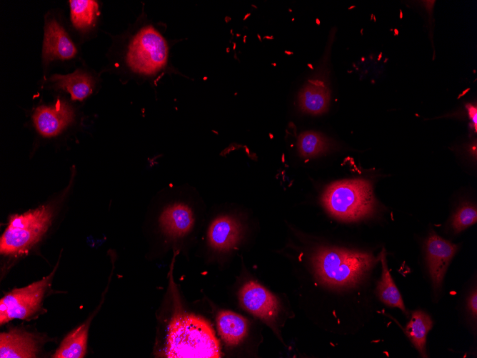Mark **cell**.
<instances>
[{
  "label": "cell",
  "mask_w": 477,
  "mask_h": 358,
  "mask_svg": "<svg viewBox=\"0 0 477 358\" xmlns=\"http://www.w3.org/2000/svg\"><path fill=\"white\" fill-rule=\"evenodd\" d=\"M166 355L170 358H216L219 344L211 326L194 315L180 316L171 323Z\"/></svg>",
  "instance_id": "6da1fadb"
},
{
  "label": "cell",
  "mask_w": 477,
  "mask_h": 358,
  "mask_svg": "<svg viewBox=\"0 0 477 358\" xmlns=\"http://www.w3.org/2000/svg\"><path fill=\"white\" fill-rule=\"evenodd\" d=\"M377 261L371 254L326 248L315 254L313 267L320 282L342 287L359 282Z\"/></svg>",
  "instance_id": "7a4b0ae2"
},
{
  "label": "cell",
  "mask_w": 477,
  "mask_h": 358,
  "mask_svg": "<svg viewBox=\"0 0 477 358\" xmlns=\"http://www.w3.org/2000/svg\"><path fill=\"white\" fill-rule=\"evenodd\" d=\"M322 202L334 217L354 221L370 215L375 207L372 186L364 179L335 182L325 191Z\"/></svg>",
  "instance_id": "3957f363"
},
{
  "label": "cell",
  "mask_w": 477,
  "mask_h": 358,
  "mask_svg": "<svg viewBox=\"0 0 477 358\" xmlns=\"http://www.w3.org/2000/svg\"><path fill=\"white\" fill-rule=\"evenodd\" d=\"M52 209L43 205L21 214L11 216L0 239V252L4 255H21L46 233L51 223Z\"/></svg>",
  "instance_id": "277c9868"
},
{
  "label": "cell",
  "mask_w": 477,
  "mask_h": 358,
  "mask_svg": "<svg viewBox=\"0 0 477 358\" xmlns=\"http://www.w3.org/2000/svg\"><path fill=\"white\" fill-rule=\"evenodd\" d=\"M168 42L153 26L140 29L128 44L125 61L134 73L153 76L164 70L169 64Z\"/></svg>",
  "instance_id": "5b68a950"
},
{
  "label": "cell",
  "mask_w": 477,
  "mask_h": 358,
  "mask_svg": "<svg viewBox=\"0 0 477 358\" xmlns=\"http://www.w3.org/2000/svg\"><path fill=\"white\" fill-rule=\"evenodd\" d=\"M56 269L42 279L22 288L14 289L1 299V325L14 319H27L38 311Z\"/></svg>",
  "instance_id": "8992f818"
},
{
  "label": "cell",
  "mask_w": 477,
  "mask_h": 358,
  "mask_svg": "<svg viewBox=\"0 0 477 358\" xmlns=\"http://www.w3.org/2000/svg\"><path fill=\"white\" fill-rule=\"evenodd\" d=\"M185 184L176 186V199L168 204L159 217V227L164 237L176 243L187 237L196 224L193 207L181 199Z\"/></svg>",
  "instance_id": "52a82bcc"
},
{
  "label": "cell",
  "mask_w": 477,
  "mask_h": 358,
  "mask_svg": "<svg viewBox=\"0 0 477 358\" xmlns=\"http://www.w3.org/2000/svg\"><path fill=\"white\" fill-rule=\"evenodd\" d=\"M428 272L435 289L441 287L448 264L458 246L431 232L426 242Z\"/></svg>",
  "instance_id": "ba28073f"
},
{
  "label": "cell",
  "mask_w": 477,
  "mask_h": 358,
  "mask_svg": "<svg viewBox=\"0 0 477 358\" xmlns=\"http://www.w3.org/2000/svg\"><path fill=\"white\" fill-rule=\"evenodd\" d=\"M239 297L243 308L263 320L271 322L277 316V299L261 284L248 282L241 289Z\"/></svg>",
  "instance_id": "9c48e42d"
},
{
  "label": "cell",
  "mask_w": 477,
  "mask_h": 358,
  "mask_svg": "<svg viewBox=\"0 0 477 358\" xmlns=\"http://www.w3.org/2000/svg\"><path fill=\"white\" fill-rule=\"evenodd\" d=\"M325 71H318L306 81L298 92V104L302 111L321 114L328 110L331 91L327 85Z\"/></svg>",
  "instance_id": "30bf717a"
},
{
  "label": "cell",
  "mask_w": 477,
  "mask_h": 358,
  "mask_svg": "<svg viewBox=\"0 0 477 358\" xmlns=\"http://www.w3.org/2000/svg\"><path fill=\"white\" fill-rule=\"evenodd\" d=\"M73 118L74 113L71 107L60 99L52 106L38 107L33 115L37 131L47 137L58 135L73 121Z\"/></svg>",
  "instance_id": "8fae6325"
},
{
  "label": "cell",
  "mask_w": 477,
  "mask_h": 358,
  "mask_svg": "<svg viewBox=\"0 0 477 358\" xmlns=\"http://www.w3.org/2000/svg\"><path fill=\"white\" fill-rule=\"evenodd\" d=\"M242 232L241 224L236 219L229 215H220L208 228L207 242L214 250L227 252L239 243Z\"/></svg>",
  "instance_id": "7c38bea8"
},
{
  "label": "cell",
  "mask_w": 477,
  "mask_h": 358,
  "mask_svg": "<svg viewBox=\"0 0 477 358\" xmlns=\"http://www.w3.org/2000/svg\"><path fill=\"white\" fill-rule=\"evenodd\" d=\"M77 50L67 33L55 20L46 22L44 31L43 56L45 61L70 59Z\"/></svg>",
  "instance_id": "4fadbf2b"
},
{
  "label": "cell",
  "mask_w": 477,
  "mask_h": 358,
  "mask_svg": "<svg viewBox=\"0 0 477 358\" xmlns=\"http://www.w3.org/2000/svg\"><path fill=\"white\" fill-rule=\"evenodd\" d=\"M38 350L37 342L31 333L11 329L0 334L1 358L36 357Z\"/></svg>",
  "instance_id": "5bb4252c"
},
{
  "label": "cell",
  "mask_w": 477,
  "mask_h": 358,
  "mask_svg": "<svg viewBox=\"0 0 477 358\" xmlns=\"http://www.w3.org/2000/svg\"><path fill=\"white\" fill-rule=\"evenodd\" d=\"M50 80L57 87L67 91L73 100L81 101L92 92L93 81L91 76L79 70L67 75H53Z\"/></svg>",
  "instance_id": "9a60e30c"
},
{
  "label": "cell",
  "mask_w": 477,
  "mask_h": 358,
  "mask_svg": "<svg viewBox=\"0 0 477 358\" xmlns=\"http://www.w3.org/2000/svg\"><path fill=\"white\" fill-rule=\"evenodd\" d=\"M217 327L224 341L229 345L238 344L247 332V321L241 315L230 311L219 312Z\"/></svg>",
  "instance_id": "2e32d148"
},
{
  "label": "cell",
  "mask_w": 477,
  "mask_h": 358,
  "mask_svg": "<svg viewBox=\"0 0 477 358\" xmlns=\"http://www.w3.org/2000/svg\"><path fill=\"white\" fill-rule=\"evenodd\" d=\"M433 324V321L428 314L423 311L416 310L412 312L404 329L406 335L423 357H427L426 337Z\"/></svg>",
  "instance_id": "e0dca14e"
},
{
  "label": "cell",
  "mask_w": 477,
  "mask_h": 358,
  "mask_svg": "<svg viewBox=\"0 0 477 358\" xmlns=\"http://www.w3.org/2000/svg\"><path fill=\"white\" fill-rule=\"evenodd\" d=\"M89 322L84 323L71 332L61 342L52 355L53 358H82L86 347Z\"/></svg>",
  "instance_id": "ac0fdd59"
},
{
  "label": "cell",
  "mask_w": 477,
  "mask_h": 358,
  "mask_svg": "<svg viewBox=\"0 0 477 358\" xmlns=\"http://www.w3.org/2000/svg\"><path fill=\"white\" fill-rule=\"evenodd\" d=\"M382 274L377 285V293L379 299L386 305L399 308L408 314L401 294L396 286L388 268L384 249L381 254Z\"/></svg>",
  "instance_id": "d6986e66"
},
{
  "label": "cell",
  "mask_w": 477,
  "mask_h": 358,
  "mask_svg": "<svg viewBox=\"0 0 477 358\" xmlns=\"http://www.w3.org/2000/svg\"><path fill=\"white\" fill-rule=\"evenodd\" d=\"M330 146L328 139L322 134L316 131H305L298 137V151L304 158H311L324 154Z\"/></svg>",
  "instance_id": "ffe728a7"
},
{
  "label": "cell",
  "mask_w": 477,
  "mask_h": 358,
  "mask_svg": "<svg viewBox=\"0 0 477 358\" xmlns=\"http://www.w3.org/2000/svg\"><path fill=\"white\" fill-rule=\"evenodd\" d=\"M71 17L74 26L79 29H88L99 14V6L95 1H70Z\"/></svg>",
  "instance_id": "44dd1931"
},
{
  "label": "cell",
  "mask_w": 477,
  "mask_h": 358,
  "mask_svg": "<svg viewBox=\"0 0 477 358\" xmlns=\"http://www.w3.org/2000/svg\"><path fill=\"white\" fill-rule=\"evenodd\" d=\"M477 221L476 207L472 204H465L453 214L451 225L458 233L475 224Z\"/></svg>",
  "instance_id": "7402d4cb"
},
{
  "label": "cell",
  "mask_w": 477,
  "mask_h": 358,
  "mask_svg": "<svg viewBox=\"0 0 477 358\" xmlns=\"http://www.w3.org/2000/svg\"><path fill=\"white\" fill-rule=\"evenodd\" d=\"M467 306H468V309L474 319H476L477 316V292L476 289H475L473 292H472L470 294V296L468 298V302H467Z\"/></svg>",
  "instance_id": "603a6c76"
},
{
  "label": "cell",
  "mask_w": 477,
  "mask_h": 358,
  "mask_svg": "<svg viewBox=\"0 0 477 358\" xmlns=\"http://www.w3.org/2000/svg\"><path fill=\"white\" fill-rule=\"evenodd\" d=\"M466 109L468 110V113L469 115V117L473 124V128L475 129V131H476L477 129V109L476 106H473L472 104H466Z\"/></svg>",
  "instance_id": "cb8c5ba5"
},
{
  "label": "cell",
  "mask_w": 477,
  "mask_h": 358,
  "mask_svg": "<svg viewBox=\"0 0 477 358\" xmlns=\"http://www.w3.org/2000/svg\"><path fill=\"white\" fill-rule=\"evenodd\" d=\"M285 53H286L287 54H293L292 52H289V51H285Z\"/></svg>",
  "instance_id": "d4e9b609"
},
{
  "label": "cell",
  "mask_w": 477,
  "mask_h": 358,
  "mask_svg": "<svg viewBox=\"0 0 477 358\" xmlns=\"http://www.w3.org/2000/svg\"><path fill=\"white\" fill-rule=\"evenodd\" d=\"M308 65L310 68L313 69V66L311 64H308Z\"/></svg>",
  "instance_id": "484cf974"
}]
</instances>
